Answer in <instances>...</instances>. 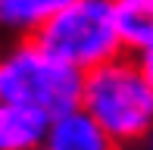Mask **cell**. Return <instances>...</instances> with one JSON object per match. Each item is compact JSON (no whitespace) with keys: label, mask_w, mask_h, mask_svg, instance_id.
Segmentation results:
<instances>
[{"label":"cell","mask_w":153,"mask_h":150,"mask_svg":"<svg viewBox=\"0 0 153 150\" xmlns=\"http://www.w3.org/2000/svg\"><path fill=\"white\" fill-rule=\"evenodd\" d=\"M47 147L53 150H116V141L103 131L85 106L56 116L47 125Z\"/></svg>","instance_id":"obj_4"},{"label":"cell","mask_w":153,"mask_h":150,"mask_svg":"<svg viewBox=\"0 0 153 150\" xmlns=\"http://www.w3.org/2000/svg\"><path fill=\"white\" fill-rule=\"evenodd\" d=\"M150 150H153V141H150Z\"/></svg>","instance_id":"obj_10"},{"label":"cell","mask_w":153,"mask_h":150,"mask_svg":"<svg viewBox=\"0 0 153 150\" xmlns=\"http://www.w3.org/2000/svg\"><path fill=\"white\" fill-rule=\"evenodd\" d=\"M44 116L0 100V150H38L47 144Z\"/></svg>","instance_id":"obj_5"},{"label":"cell","mask_w":153,"mask_h":150,"mask_svg":"<svg viewBox=\"0 0 153 150\" xmlns=\"http://www.w3.org/2000/svg\"><path fill=\"white\" fill-rule=\"evenodd\" d=\"M38 150H53V147H47V144H44V147H38Z\"/></svg>","instance_id":"obj_9"},{"label":"cell","mask_w":153,"mask_h":150,"mask_svg":"<svg viewBox=\"0 0 153 150\" xmlns=\"http://www.w3.org/2000/svg\"><path fill=\"white\" fill-rule=\"evenodd\" d=\"M81 106L119 144L153 134V85L134 56H113L85 72Z\"/></svg>","instance_id":"obj_1"},{"label":"cell","mask_w":153,"mask_h":150,"mask_svg":"<svg viewBox=\"0 0 153 150\" xmlns=\"http://www.w3.org/2000/svg\"><path fill=\"white\" fill-rule=\"evenodd\" d=\"M134 59H137V66L144 69V75H147L150 85H153V44H147L141 53H134Z\"/></svg>","instance_id":"obj_8"},{"label":"cell","mask_w":153,"mask_h":150,"mask_svg":"<svg viewBox=\"0 0 153 150\" xmlns=\"http://www.w3.org/2000/svg\"><path fill=\"white\" fill-rule=\"evenodd\" d=\"M122 50L141 53L153 44V0H113Z\"/></svg>","instance_id":"obj_6"},{"label":"cell","mask_w":153,"mask_h":150,"mask_svg":"<svg viewBox=\"0 0 153 150\" xmlns=\"http://www.w3.org/2000/svg\"><path fill=\"white\" fill-rule=\"evenodd\" d=\"M66 3H72V0H0V28L34 35Z\"/></svg>","instance_id":"obj_7"},{"label":"cell","mask_w":153,"mask_h":150,"mask_svg":"<svg viewBox=\"0 0 153 150\" xmlns=\"http://www.w3.org/2000/svg\"><path fill=\"white\" fill-rule=\"evenodd\" d=\"M34 41L78 72L122 53L113 0H72L34 31Z\"/></svg>","instance_id":"obj_3"},{"label":"cell","mask_w":153,"mask_h":150,"mask_svg":"<svg viewBox=\"0 0 153 150\" xmlns=\"http://www.w3.org/2000/svg\"><path fill=\"white\" fill-rule=\"evenodd\" d=\"M81 81L85 72L47 53L34 38L0 56V100L25 106L47 122L81 106Z\"/></svg>","instance_id":"obj_2"}]
</instances>
